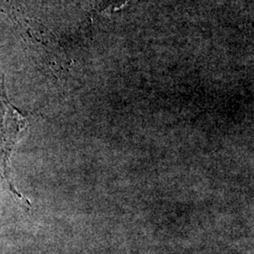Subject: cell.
Masks as SVG:
<instances>
[{
	"instance_id": "1",
	"label": "cell",
	"mask_w": 254,
	"mask_h": 254,
	"mask_svg": "<svg viewBox=\"0 0 254 254\" xmlns=\"http://www.w3.org/2000/svg\"><path fill=\"white\" fill-rule=\"evenodd\" d=\"M27 128V119L9 103L4 93L0 94V175L8 183L11 193L29 204L12 185L9 171L10 155Z\"/></svg>"
}]
</instances>
